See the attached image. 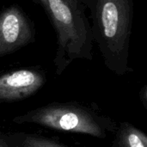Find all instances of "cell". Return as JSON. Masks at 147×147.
<instances>
[{
    "label": "cell",
    "mask_w": 147,
    "mask_h": 147,
    "mask_svg": "<svg viewBox=\"0 0 147 147\" xmlns=\"http://www.w3.org/2000/svg\"><path fill=\"white\" fill-rule=\"evenodd\" d=\"M140 101L142 102L144 107L146 109L147 107V86L145 85L140 92Z\"/></svg>",
    "instance_id": "ba28073f"
},
{
    "label": "cell",
    "mask_w": 147,
    "mask_h": 147,
    "mask_svg": "<svg viewBox=\"0 0 147 147\" xmlns=\"http://www.w3.org/2000/svg\"><path fill=\"white\" fill-rule=\"evenodd\" d=\"M91 19V34L105 66L119 76L128 65L134 21V0H84Z\"/></svg>",
    "instance_id": "6da1fadb"
},
{
    "label": "cell",
    "mask_w": 147,
    "mask_h": 147,
    "mask_svg": "<svg viewBox=\"0 0 147 147\" xmlns=\"http://www.w3.org/2000/svg\"><path fill=\"white\" fill-rule=\"evenodd\" d=\"M0 147H9L7 142L5 141V140L3 139L2 137H0Z\"/></svg>",
    "instance_id": "30bf717a"
},
{
    "label": "cell",
    "mask_w": 147,
    "mask_h": 147,
    "mask_svg": "<svg viewBox=\"0 0 147 147\" xmlns=\"http://www.w3.org/2000/svg\"><path fill=\"white\" fill-rule=\"evenodd\" d=\"M113 147H147L146 134L129 122H122L115 130Z\"/></svg>",
    "instance_id": "8992f818"
},
{
    "label": "cell",
    "mask_w": 147,
    "mask_h": 147,
    "mask_svg": "<svg viewBox=\"0 0 147 147\" xmlns=\"http://www.w3.org/2000/svg\"><path fill=\"white\" fill-rule=\"evenodd\" d=\"M35 3H38L39 5H40L43 9L45 10L46 9V6H47V0H33Z\"/></svg>",
    "instance_id": "9c48e42d"
},
{
    "label": "cell",
    "mask_w": 147,
    "mask_h": 147,
    "mask_svg": "<svg viewBox=\"0 0 147 147\" xmlns=\"http://www.w3.org/2000/svg\"><path fill=\"white\" fill-rule=\"evenodd\" d=\"M22 147H69L53 140L37 135H24Z\"/></svg>",
    "instance_id": "52a82bcc"
},
{
    "label": "cell",
    "mask_w": 147,
    "mask_h": 147,
    "mask_svg": "<svg viewBox=\"0 0 147 147\" xmlns=\"http://www.w3.org/2000/svg\"><path fill=\"white\" fill-rule=\"evenodd\" d=\"M43 71L36 68H22L0 75V102L23 100L36 93L46 83Z\"/></svg>",
    "instance_id": "5b68a950"
},
{
    "label": "cell",
    "mask_w": 147,
    "mask_h": 147,
    "mask_svg": "<svg viewBox=\"0 0 147 147\" xmlns=\"http://www.w3.org/2000/svg\"><path fill=\"white\" fill-rule=\"evenodd\" d=\"M16 124L42 127L105 139L116 130L114 121L77 102H53L13 118Z\"/></svg>",
    "instance_id": "3957f363"
},
{
    "label": "cell",
    "mask_w": 147,
    "mask_h": 147,
    "mask_svg": "<svg viewBox=\"0 0 147 147\" xmlns=\"http://www.w3.org/2000/svg\"><path fill=\"white\" fill-rule=\"evenodd\" d=\"M34 38V22L19 5L0 11V59L32 43Z\"/></svg>",
    "instance_id": "277c9868"
},
{
    "label": "cell",
    "mask_w": 147,
    "mask_h": 147,
    "mask_svg": "<svg viewBox=\"0 0 147 147\" xmlns=\"http://www.w3.org/2000/svg\"><path fill=\"white\" fill-rule=\"evenodd\" d=\"M44 11L57 35L56 74L61 75L76 59L92 60L94 41L84 0H47Z\"/></svg>",
    "instance_id": "7a4b0ae2"
}]
</instances>
